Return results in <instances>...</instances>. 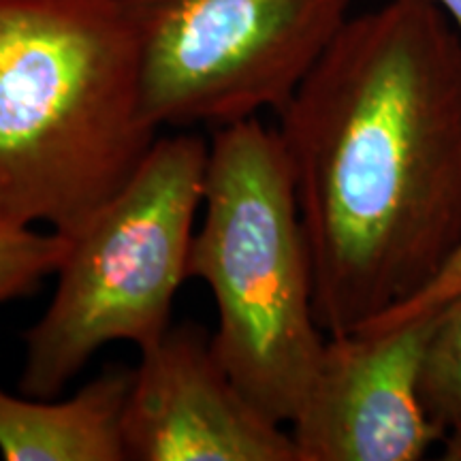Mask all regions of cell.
Instances as JSON below:
<instances>
[{
    "label": "cell",
    "instance_id": "obj_9",
    "mask_svg": "<svg viewBox=\"0 0 461 461\" xmlns=\"http://www.w3.org/2000/svg\"><path fill=\"white\" fill-rule=\"evenodd\" d=\"M67 250L65 235L0 214V303L32 295L45 278L56 276Z\"/></svg>",
    "mask_w": 461,
    "mask_h": 461
},
{
    "label": "cell",
    "instance_id": "obj_2",
    "mask_svg": "<svg viewBox=\"0 0 461 461\" xmlns=\"http://www.w3.org/2000/svg\"><path fill=\"white\" fill-rule=\"evenodd\" d=\"M157 140L126 0H0V214L71 238Z\"/></svg>",
    "mask_w": 461,
    "mask_h": 461
},
{
    "label": "cell",
    "instance_id": "obj_4",
    "mask_svg": "<svg viewBox=\"0 0 461 461\" xmlns=\"http://www.w3.org/2000/svg\"><path fill=\"white\" fill-rule=\"evenodd\" d=\"M210 143L158 137L135 176L68 238L43 314L24 331L20 393L54 400L112 342L154 344L171 327L203 207Z\"/></svg>",
    "mask_w": 461,
    "mask_h": 461
},
{
    "label": "cell",
    "instance_id": "obj_3",
    "mask_svg": "<svg viewBox=\"0 0 461 461\" xmlns=\"http://www.w3.org/2000/svg\"><path fill=\"white\" fill-rule=\"evenodd\" d=\"M201 212L188 280L214 297V353L265 414L291 425L327 333L291 167L278 131L258 115L216 129Z\"/></svg>",
    "mask_w": 461,
    "mask_h": 461
},
{
    "label": "cell",
    "instance_id": "obj_11",
    "mask_svg": "<svg viewBox=\"0 0 461 461\" xmlns=\"http://www.w3.org/2000/svg\"><path fill=\"white\" fill-rule=\"evenodd\" d=\"M461 297V244L455 255L448 258V263L440 269V274L429 282L423 291L389 310L378 319L366 322L363 327H391L402 325V322L423 321L434 316L438 310L445 308L447 303Z\"/></svg>",
    "mask_w": 461,
    "mask_h": 461
},
{
    "label": "cell",
    "instance_id": "obj_5",
    "mask_svg": "<svg viewBox=\"0 0 461 461\" xmlns=\"http://www.w3.org/2000/svg\"><path fill=\"white\" fill-rule=\"evenodd\" d=\"M141 45L143 109L188 131L278 113L355 0H126Z\"/></svg>",
    "mask_w": 461,
    "mask_h": 461
},
{
    "label": "cell",
    "instance_id": "obj_13",
    "mask_svg": "<svg viewBox=\"0 0 461 461\" xmlns=\"http://www.w3.org/2000/svg\"><path fill=\"white\" fill-rule=\"evenodd\" d=\"M434 3L445 11L448 20L453 22V26L457 28V32L461 34V0H434Z\"/></svg>",
    "mask_w": 461,
    "mask_h": 461
},
{
    "label": "cell",
    "instance_id": "obj_1",
    "mask_svg": "<svg viewBox=\"0 0 461 461\" xmlns=\"http://www.w3.org/2000/svg\"><path fill=\"white\" fill-rule=\"evenodd\" d=\"M327 336L408 302L461 244V34L434 0L350 15L278 113Z\"/></svg>",
    "mask_w": 461,
    "mask_h": 461
},
{
    "label": "cell",
    "instance_id": "obj_7",
    "mask_svg": "<svg viewBox=\"0 0 461 461\" xmlns=\"http://www.w3.org/2000/svg\"><path fill=\"white\" fill-rule=\"evenodd\" d=\"M122 417L126 461H297L291 429L230 378L203 327L140 350Z\"/></svg>",
    "mask_w": 461,
    "mask_h": 461
},
{
    "label": "cell",
    "instance_id": "obj_10",
    "mask_svg": "<svg viewBox=\"0 0 461 461\" xmlns=\"http://www.w3.org/2000/svg\"><path fill=\"white\" fill-rule=\"evenodd\" d=\"M420 397L442 429L461 420V297L434 314V330L420 374Z\"/></svg>",
    "mask_w": 461,
    "mask_h": 461
},
{
    "label": "cell",
    "instance_id": "obj_6",
    "mask_svg": "<svg viewBox=\"0 0 461 461\" xmlns=\"http://www.w3.org/2000/svg\"><path fill=\"white\" fill-rule=\"evenodd\" d=\"M434 316L327 336L291 420L297 461H419L445 438L420 397Z\"/></svg>",
    "mask_w": 461,
    "mask_h": 461
},
{
    "label": "cell",
    "instance_id": "obj_8",
    "mask_svg": "<svg viewBox=\"0 0 461 461\" xmlns=\"http://www.w3.org/2000/svg\"><path fill=\"white\" fill-rule=\"evenodd\" d=\"M131 367H109L68 400L0 387V455L7 461H126L122 417Z\"/></svg>",
    "mask_w": 461,
    "mask_h": 461
},
{
    "label": "cell",
    "instance_id": "obj_12",
    "mask_svg": "<svg viewBox=\"0 0 461 461\" xmlns=\"http://www.w3.org/2000/svg\"><path fill=\"white\" fill-rule=\"evenodd\" d=\"M442 455L440 457L445 461H461V420L453 425V428L447 429L445 438L440 442Z\"/></svg>",
    "mask_w": 461,
    "mask_h": 461
}]
</instances>
